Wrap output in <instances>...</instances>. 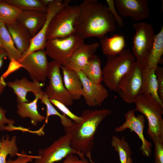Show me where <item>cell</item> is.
Here are the masks:
<instances>
[{"label":"cell","instance_id":"b9f144b4","mask_svg":"<svg viewBox=\"0 0 163 163\" xmlns=\"http://www.w3.org/2000/svg\"><path fill=\"white\" fill-rule=\"evenodd\" d=\"M40 1L43 5L48 7L49 5L54 2L55 0H40Z\"/></svg>","mask_w":163,"mask_h":163},{"label":"cell","instance_id":"52a82bcc","mask_svg":"<svg viewBox=\"0 0 163 163\" xmlns=\"http://www.w3.org/2000/svg\"><path fill=\"white\" fill-rule=\"evenodd\" d=\"M135 34L133 37V54L142 67L152 49L155 35L152 25L144 22L134 23Z\"/></svg>","mask_w":163,"mask_h":163},{"label":"cell","instance_id":"7c38bea8","mask_svg":"<svg viewBox=\"0 0 163 163\" xmlns=\"http://www.w3.org/2000/svg\"><path fill=\"white\" fill-rule=\"evenodd\" d=\"M135 111L133 109L129 110L125 114V122L121 126L115 128L114 130L118 133L129 129L131 131L135 132L141 140L142 144L140 150L142 154L146 157H149L152 152V144L145 138L144 136L145 116L143 114L136 116Z\"/></svg>","mask_w":163,"mask_h":163},{"label":"cell","instance_id":"ab89813d","mask_svg":"<svg viewBox=\"0 0 163 163\" xmlns=\"http://www.w3.org/2000/svg\"><path fill=\"white\" fill-rule=\"evenodd\" d=\"M7 57V54L6 51L0 47V69L2 67L4 59Z\"/></svg>","mask_w":163,"mask_h":163},{"label":"cell","instance_id":"8fae6325","mask_svg":"<svg viewBox=\"0 0 163 163\" xmlns=\"http://www.w3.org/2000/svg\"><path fill=\"white\" fill-rule=\"evenodd\" d=\"M44 50L34 52L19 62L28 72L32 81L44 82L47 78L49 62Z\"/></svg>","mask_w":163,"mask_h":163},{"label":"cell","instance_id":"3957f363","mask_svg":"<svg viewBox=\"0 0 163 163\" xmlns=\"http://www.w3.org/2000/svg\"><path fill=\"white\" fill-rule=\"evenodd\" d=\"M134 103L135 111L141 113L147 120L148 135L153 141H163V106L150 94H139Z\"/></svg>","mask_w":163,"mask_h":163},{"label":"cell","instance_id":"f6af8a7d","mask_svg":"<svg viewBox=\"0 0 163 163\" xmlns=\"http://www.w3.org/2000/svg\"><path fill=\"white\" fill-rule=\"evenodd\" d=\"M1 145H2L1 141V140H0V150L1 147Z\"/></svg>","mask_w":163,"mask_h":163},{"label":"cell","instance_id":"ac0fdd59","mask_svg":"<svg viewBox=\"0 0 163 163\" xmlns=\"http://www.w3.org/2000/svg\"><path fill=\"white\" fill-rule=\"evenodd\" d=\"M46 13L37 11H22L17 21L29 31L31 37L40 31L46 19Z\"/></svg>","mask_w":163,"mask_h":163},{"label":"cell","instance_id":"8d00e7d4","mask_svg":"<svg viewBox=\"0 0 163 163\" xmlns=\"http://www.w3.org/2000/svg\"><path fill=\"white\" fill-rule=\"evenodd\" d=\"M7 110L0 107V131L5 130L6 124L10 126H14L15 121L11 119L7 118L6 116Z\"/></svg>","mask_w":163,"mask_h":163},{"label":"cell","instance_id":"f1b7e54d","mask_svg":"<svg viewBox=\"0 0 163 163\" xmlns=\"http://www.w3.org/2000/svg\"><path fill=\"white\" fill-rule=\"evenodd\" d=\"M111 145L117 152L120 163H127L128 158L131 157L132 152L124 137L122 136L120 138L116 136H113Z\"/></svg>","mask_w":163,"mask_h":163},{"label":"cell","instance_id":"484cf974","mask_svg":"<svg viewBox=\"0 0 163 163\" xmlns=\"http://www.w3.org/2000/svg\"><path fill=\"white\" fill-rule=\"evenodd\" d=\"M101 61L99 56L94 54L89 60L81 71L90 81L96 84L103 82Z\"/></svg>","mask_w":163,"mask_h":163},{"label":"cell","instance_id":"836d02e7","mask_svg":"<svg viewBox=\"0 0 163 163\" xmlns=\"http://www.w3.org/2000/svg\"><path fill=\"white\" fill-rule=\"evenodd\" d=\"M17 156V158L15 160L11 159L6 160V163H28L32 162L37 157V155L27 154L23 150H21V152L18 153Z\"/></svg>","mask_w":163,"mask_h":163},{"label":"cell","instance_id":"1f68e13d","mask_svg":"<svg viewBox=\"0 0 163 163\" xmlns=\"http://www.w3.org/2000/svg\"><path fill=\"white\" fill-rule=\"evenodd\" d=\"M49 101L53 105L61 111L63 114L73 121L79 123L82 120V118L81 116H78L74 114L68 109L67 106L62 103L54 100H49Z\"/></svg>","mask_w":163,"mask_h":163},{"label":"cell","instance_id":"8992f818","mask_svg":"<svg viewBox=\"0 0 163 163\" xmlns=\"http://www.w3.org/2000/svg\"><path fill=\"white\" fill-rule=\"evenodd\" d=\"M79 12L78 5L69 4L57 12L50 24L46 40L68 37L75 33L74 24Z\"/></svg>","mask_w":163,"mask_h":163},{"label":"cell","instance_id":"d6986e66","mask_svg":"<svg viewBox=\"0 0 163 163\" xmlns=\"http://www.w3.org/2000/svg\"><path fill=\"white\" fill-rule=\"evenodd\" d=\"M5 25L16 48L22 56L30 46L32 37L29 32L17 20Z\"/></svg>","mask_w":163,"mask_h":163},{"label":"cell","instance_id":"bcb514c9","mask_svg":"<svg viewBox=\"0 0 163 163\" xmlns=\"http://www.w3.org/2000/svg\"><path fill=\"white\" fill-rule=\"evenodd\" d=\"M1 0H0V1Z\"/></svg>","mask_w":163,"mask_h":163},{"label":"cell","instance_id":"e0dca14e","mask_svg":"<svg viewBox=\"0 0 163 163\" xmlns=\"http://www.w3.org/2000/svg\"><path fill=\"white\" fill-rule=\"evenodd\" d=\"M100 46L97 42L87 44L83 43L75 50L66 66L75 72L81 71Z\"/></svg>","mask_w":163,"mask_h":163},{"label":"cell","instance_id":"e575fe53","mask_svg":"<svg viewBox=\"0 0 163 163\" xmlns=\"http://www.w3.org/2000/svg\"><path fill=\"white\" fill-rule=\"evenodd\" d=\"M153 141L155 146L153 163H163V141L155 140Z\"/></svg>","mask_w":163,"mask_h":163},{"label":"cell","instance_id":"7bdbcfd3","mask_svg":"<svg viewBox=\"0 0 163 163\" xmlns=\"http://www.w3.org/2000/svg\"><path fill=\"white\" fill-rule=\"evenodd\" d=\"M86 156L88 158L90 163H95L92 160L91 152H89L85 154Z\"/></svg>","mask_w":163,"mask_h":163},{"label":"cell","instance_id":"f546056e","mask_svg":"<svg viewBox=\"0 0 163 163\" xmlns=\"http://www.w3.org/2000/svg\"><path fill=\"white\" fill-rule=\"evenodd\" d=\"M22 11H37L46 13L48 7L40 0H5Z\"/></svg>","mask_w":163,"mask_h":163},{"label":"cell","instance_id":"83f0119b","mask_svg":"<svg viewBox=\"0 0 163 163\" xmlns=\"http://www.w3.org/2000/svg\"><path fill=\"white\" fill-rule=\"evenodd\" d=\"M22 10L5 0L0 1V22L5 25L11 24L17 20Z\"/></svg>","mask_w":163,"mask_h":163},{"label":"cell","instance_id":"6da1fadb","mask_svg":"<svg viewBox=\"0 0 163 163\" xmlns=\"http://www.w3.org/2000/svg\"><path fill=\"white\" fill-rule=\"evenodd\" d=\"M78 6L74 27L75 33L84 40L101 39L116 30V21L105 5L96 0H84Z\"/></svg>","mask_w":163,"mask_h":163},{"label":"cell","instance_id":"74e56055","mask_svg":"<svg viewBox=\"0 0 163 163\" xmlns=\"http://www.w3.org/2000/svg\"><path fill=\"white\" fill-rule=\"evenodd\" d=\"M54 163H90L89 160L85 157L80 158L77 155L71 154L69 155L63 159L62 162H56Z\"/></svg>","mask_w":163,"mask_h":163},{"label":"cell","instance_id":"4316f807","mask_svg":"<svg viewBox=\"0 0 163 163\" xmlns=\"http://www.w3.org/2000/svg\"><path fill=\"white\" fill-rule=\"evenodd\" d=\"M17 137L13 136L10 139L9 136H3L1 139L2 145L0 150V163H6V158L9 155L11 158L17 156L18 148L17 145Z\"/></svg>","mask_w":163,"mask_h":163},{"label":"cell","instance_id":"d6a6232c","mask_svg":"<svg viewBox=\"0 0 163 163\" xmlns=\"http://www.w3.org/2000/svg\"><path fill=\"white\" fill-rule=\"evenodd\" d=\"M107 8L115 19L117 24L120 27L124 25L123 18L121 16L117 11L114 4V0H106Z\"/></svg>","mask_w":163,"mask_h":163},{"label":"cell","instance_id":"7402d4cb","mask_svg":"<svg viewBox=\"0 0 163 163\" xmlns=\"http://www.w3.org/2000/svg\"><path fill=\"white\" fill-rule=\"evenodd\" d=\"M140 94H150L163 106V103L160 100L158 94V85L155 69H142V85Z\"/></svg>","mask_w":163,"mask_h":163},{"label":"cell","instance_id":"4dcf8cb0","mask_svg":"<svg viewBox=\"0 0 163 163\" xmlns=\"http://www.w3.org/2000/svg\"><path fill=\"white\" fill-rule=\"evenodd\" d=\"M40 99L41 103L45 104L46 107V116L45 120V123H48L49 117L52 115H56L59 117L60 119L62 125L66 128L71 125L72 121L65 115L60 113L54 107L50 101L47 96L44 93L40 97Z\"/></svg>","mask_w":163,"mask_h":163},{"label":"cell","instance_id":"5b68a950","mask_svg":"<svg viewBox=\"0 0 163 163\" xmlns=\"http://www.w3.org/2000/svg\"><path fill=\"white\" fill-rule=\"evenodd\" d=\"M84 40L75 33L68 37L47 40L44 50L47 56L60 66H66L74 51Z\"/></svg>","mask_w":163,"mask_h":163},{"label":"cell","instance_id":"4fadbf2b","mask_svg":"<svg viewBox=\"0 0 163 163\" xmlns=\"http://www.w3.org/2000/svg\"><path fill=\"white\" fill-rule=\"evenodd\" d=\"M70 0H55L48 6L45 21L39 32L32 38L30 47L20 60L29 54L36 51L44 50L46 41V35L50 21L55 15L66 6L69 4Z\"/></svg>","mask_w":163,"mask_h":163},{"label":"cell","instance_id":"30bf717a","mask_svg":"<svg viewBox=\"0 0 163 163\" xmlns=\"http://www.w3.org/2000/svg\"><path fill=\"white\" fill-rule=\"evenodd\" d=\"M142 85V68L136 61L119 81L116 92L125 102L134 103L140 94Z\"/></svg>","mask_w":163,"mask_h":163},{"label":"cell","instance_id":"7a4b0ae2","mask_svg":"<svg viewBox=\"0 0 163 163\" xmlns=\"http://www.w3.org/2000/svg\"><path fill=\"white\" fill-rule=\"evenodd\" d=\"M112 113L111 110L86 109L82 112L80 123L72 121L71 126L64 128L65 134L71 139V146L77 152L85 155L91 152L94 135L101 122Z\"/></svg>","mask_w":163,"mask_h":163},{"label":"cell","instance_id":"5bb4252c","mask_svg":"<svg viewBox=\"0 0 163 163\" xmlns=\"http://www.w3.org/2000/svg\"><path fill=\"white\" fill-rule=\"evenodd\" d=\"M114 4L122 17H130L139 22L150 17L148 1L146 0H115Z\"/></svg>","mask_w":163,"mask_h":163},{"label":"cell","instance_id":"9c48e42d","mask_svg":"<svg viewBox=\"0 0 163 163\" xmlns=\"http://www.w3.org/2000/svg\"><path fill=\"white\" fill-rule=\"evenodd\" d=\"M60 69V66L55 61L49 62L47 75L49 84L44 92L49 100H54L67 106H70L73 105L74 100L65 88Z\"/></svg>","mask_w":163,"mask_h":163},{"label":"cell","instance_id":"ffe728a7","mask_svg":"<svg viewBox=\"0 0 163 163\" xmlns=\"http://www.w3.org/2000/svg\"><path fill=\"white\" fill-rule=\"evenodd\" d=\"M63 75L64 86L74 100L81 99L82 92V84L80 78L75 71L66 66H60Z\"/></svg>","mask_w":163,"mask_h":163},{"label":"cell","instance_id":"44dd1931","mask_svg":"<svg viewBox=\"0 0 163 163\" xmlns=\"http://www.w3.org/2000/svg\"><path fill=\"white\" fill-rule=\"evenodd\" d=\"M42 94H36L34 99L31 101L18 103L17 106V113L20 117L22 119L29 118L34 126H36L38 122H42L46 119V117L40 114L38 110V101Z\"/></svg>","mask_w":163,"mask_h":163},{"label":"cell","instance_id":"cb8c5ba5","mask_svg":"<svg viewBox=\"0 0 163 163\" xmlns=\"http://www.w3.org/2000/svg\"><path fill=\"white\" fill-rule=\"evenodd\" d=\"M163 54V26L155 35L154 43L145 62L142 67L155 69Z\"/></svg>","mask_w":163,"mask_h":163},{"label":"cell","instance_id":"ba28073f","mask_svg":"<svg viewBox=\"0 0 163 163\" xmlns=\"http://www.w3.org/2000/svg\"><path fill=\"white\" fill-rule=\"evenodd\" d=\"M71 139L67 135L61 136L49 147L40 149L34 163H54L59 162L71 154L77 155L80 158L85 155L78 152L71 146Z\"/></svg>","mask_w":163,"mask_h":163},{"label":"cell","instance_id":"2e32d148","mask_svg":"<svg viewBox=\"0 0 163 163\" xmlns=\"http://www.w3.org/2000/svg\"><path fill=\"white\" fill-rule=\"evenodd\" d=\"M44 85V82L31 81L25 77L21 79H16L13 81H9L7 83V85L13 90L16 95L18 103L29 102L26 97L28 92H32L34 95L43 94L44 91L42 88Z\"/></svg>","mask_w":163,"mask_h":163},{"label":"cell","instance_id":"277c9868","mask_svg":"<svg viewBox=\"0 0 163 163\" xmlns=\"http://www.w3.org/2000/svg\"><path fill=\"white\" fill-rule=\"evenodd\" d=\"M136 61L129 49L124 50L114 56H107L102 69L103 82L110 90L116 92L118 83Z\"/></svg>","mask_w":163,"mask_h":163},{"label":"cell","instance_id":"60d3db41","mask_svg":"<svg viewBox=\"0 0 163 163\" xmlns=\"http://www.w3.org/2000/svg\"><path fill=\"white\" fill-rule=\"evenodd\" d=\"M6 85L7 83L5 82L4 79L1 76L0 78V96Z\"/></svg>","mask_w":163,"mask_h":163},{"label":"cell","instance_id":"ee69618b","mask_svg":"<svg viewBox=\"0 0 163 163\" xmlns=\"http://www.w3.org/2000/svg\"><path fill=\"white\" fill-rule=\"evenodd\" d=\"M127 163H133V160L131 157L128 158Z\"/></svg>","mask_w":163,"mask_h":163},{"label":"cell","instance_id":"d590c367","mask_svg":"<svg viewBox=\"0 0 163 163\" xmlns=\"http://www.w3.org/2000/svg\"><path fill=\"white\" fill-rule=\"evenodd\" d=\"M158 85V94L159 97L163 103V68L158 65L155 69Z\"/></svg>","mask_w":163,"mask_h":163},{"label":"cell","instance_id":"d4e9b609","mask_svg":"<svg viewBox=\"0 0 163 163\" xmlns=\"http://www.w3.org/2000/svg\"><path fill=\"white\" fill-rule=\"evenodd\" d=\"M0 47L6 51L10 60L14 59L19 62L22 54L16 48L5 25L0 22Z\"/></svg>","mask_w":163,"mask_h":163},{"label":"cell","instance_id":"9a60e30c","mask_svg":"<svg viewBox=\"0 0 163 163\" xmlns=\"http://www.w3.org/2000/svg\"><path fill=\"white\" fill-rule=\"evenodd\" d=\"M76 72L82 83V96L86 104L89 107L100 106L109 96L107 90L101 84H96L90 81L81 71Z\"/></svg>","mask_w":163,"mask_h":163},{"label":"cell","instance_id":"f35d334b","mask_svg":"<svg viewBox=\"0 0 163 163\" xmlns=\"http://www.w3.org/2000/svg\"><path fill=\"white\" fill-rule=\"evenodd\" d=\"M10 61V62L7 70L1 76L4 79L6 78L10 73L20 67H22L21 64L17 61L14 59H11Z\"/></svg>","mask_w":163,"mask_h":163},{"label":"cell","instance_id":"603a6c76","mask_svg":"<svg viewBox=\"0 0 163 163\" xmlns=\"http://www.w3.org/2000/svg\"><path fill=\"white\" fill-rule=\"evenodd\" d=\"M100 42L102 52L107 56L120 53L126 45L124 35L119 34L109 37L106 36L100 39Z\"/></svg>","mask_w":163,"mask_h":163}]
</instances>
